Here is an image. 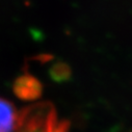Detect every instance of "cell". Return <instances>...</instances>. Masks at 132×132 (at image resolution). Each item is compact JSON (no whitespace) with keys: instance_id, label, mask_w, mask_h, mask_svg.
Returning <instances> with one entry per match:
<instances>
[{"instance_id":"1","label":"cell","mask_w":132,"mask_h":132,"mask_svg":"<svg viewBox=\"0 0 132 132\" xmlns=\"http://www.w3.org/2000/svg\"><path fill=\"white\" fill-rule=\"evenodd\" d=\"M57 122L52 104H35L18 112L14 132H53Z\"/></svg>"},{"instance_id":"2","label":"cell","mask_w":132,"mask_h":132,"mask_svg":"<svg viewBox=\"0 0 132 132\" xmlns=\"http://www.w3.org/2000/svg\"><path fill=\"white\" fill-rule=\"evenodd\" d=\"M13 92L17 98L23 101H36L43 94V84L29 73L17 77L13 83Z\"/></svg>"},{"instance_id":"3","label":"cell","mask_w":132,"mask_h":132,"mask_svg":"<svg viewBox=\"0 0 132 132\" xmlns=\"http://www.w3.org/2000/svg\"><path fill=\"white\" fill-rule=\"evenodd\" d=\"M17 114L15 106L6 99L0 98V132H14Z\"/></svg>"},{"instance_id":"4","label":"cell","mask_w":132,"mask_h":132,"mask_svg":"<svg viewBox=\"0 0 132 132\" xmlns=\"http://www.w3.org/2000/svg\"><path fill=\"white\" fill-rule=\"evenodd\" d=\"M49 76L56 83H65L72 78V69L64 61H56L49 69Z\"/></svg>"}]
</instances>
